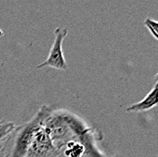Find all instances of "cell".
<instances>
[{"mask_svg": "<svg viewBox=\"0 0 158 157\" xmlns=\"http://www.w3.org/2000/svg\"><path fill=\"white\" fill-rule=\"evenodd\" d=\"M61 154L62 151L51 139L48 132L44 128L42 122V125L34 134V137L27 148L26 157H58Z\"/></svg>", "mask_w": 158, "mask_h": 157, "instance_id": "obj_1", "label": "cell"}, {"mask_svg": "<svg viewBox=\"0 0 158 157\" xmlns=\"http://www.w3.org/2000/svg\"><path fill=\"white\" fill-rule=\"evenodd\" d=\"M67 29L65 27H57L55 30V39L53 42V46L51 47L48 58L40 64L36 66V68L43 67H52L58 70H66L67 64L65 62L63 53V42L65 36L67 35Z\"/></svg>", "mask_w": 158, "mask_h": 157, "instance_id": "obj_2", "label": "cell"}, {"mask_svg": "<svg viewBox=\"0 0 158 157\" xmlns=\"http://www.w3.org/2000/svg\"><path fill=\"white\" fill-rule=\"evenodd\" d=\"M157 105V81H156L152 90L146 94V96L140 102L135 103L128 106L127 112H136L142 113L145 111L151 110Z\"/></svg>", "mask_w": 158, "mask_h": 157, "instance_id": "obj_3", "label": "cell"}, {"mask_svg": "<svg viewBox=\"0 0 158 157\" xmlns=\"http://www.w3.org/2000/svg\"><path fill=\"white\" fill-rule=\"evenodd\" d=\"M16 127L14 122L0 120V143L6 141L14 133Z\"/></svg>", "mask_w": 158, "mask_h": 157, "instance_id": "obj_4", "label": "cell"}, {"mask_svg": "<svg viewBox=\"0 0 158 157\" xmlns=\"http://www.w3.org/2000/svg\"><path fill=\"white\" fill-rule=\"evenodd\" d=\"M145 27L149 30L151 35L155 37V39H158V23L157 21L153 20L151 18H146L143 22Z\"/></svg>", "mask_w": 158, "mask_h": 157, "instance_id": "obj_5", "label": "cell"}, {"mask_svg": "<svg viewBox=\"0 0 158 157\" xmlns=\"http://www.w3.org/2000/svg\"><path fill=\"white\" fill-rule=\"evenodd\" d=\"M0 157H9L6 154V152L0 147Z\"/></svg>", "mask_w": 158, "mask_h": 157, "instance_id": "obj_6", "label": "cell"}, {"mask_svg": "<svg viewBox=\"0 0 158 157\" xmlns=\"http://www.w3.org/2000/svg\"><path fill=\"white\" fill-rule=\"evenodd\" d=\"M3 35H4V32H3L2 30H1V29H0V37H2Z\"/></svg>", "mask_w": 158, "mask_h": 157, "instance_id": "obj_7", "label": "cell"}]
</instances>
